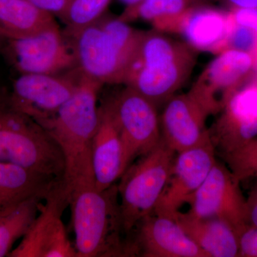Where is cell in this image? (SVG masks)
I'll use <instances>...</instances> for the list:
<instances>
[{
  "label": "cell",
  "instance_id": "33",
  "mask_svg": "<svg viewBox=\"0 0 257 257\" xmlns=\"http://www.w3.org/2000/svg\"><path fill=\"white\" fill-rule=\"evenodd\" d=\"M8 38V37H7L3 32L0 31V47L3 46V44L5 43V40Z\"/></svg>",
  "mask_w": 257,
  "mask_h": 257
},
{
  "label": "cell",
  "instance_id": "23",
  "mask_svg": "<svg viewBox=\"0 0 257 257\" xmlns=\"http://www.w3.org/2000/svg\"><path fill=\"white\" fill-rule=\"evenodd\" d=\"M210 0H143L135 6L125 8L118 18L125 23L142 20L162 31L166 25L189 10L208 5Z\"/></svg>",
  "mask_w": 257,
  "mask_h": 257
},
{
  "label": "cell",
  "instance_id": "24",
  "mask_svg": "<svg viewBox=\"0 0 257 257\" xmlns=\"http://www.w3.org/2000/svg\"><path fill=\"white\" fill-rule=\"evenodd\" d=\"M111 0H68L60 19L66 25L67 37L87 28L102 18Z\"/></svg>",
  "mask_w": 257,
  "mask_h": 257
},
{
  "label": "cell",
  "instance_id": "28",
  "mask_svg": "<svg viewBox=\"0 0 257 257\" xmlns=\"http://www.w3.org/2000/svg\"><path fill=\"white\" fill-rule=\"evenodd\" d=\"M44 11L61 18L67 7L68 0H27Z\"/></svg>",
  "mask_w": 257,
  "mask_h": 257
},
{
  "label": "cell",
  "instance_id": "15",
  "mask_svg": "<svg viewBox=\"0 0 257 257\" xmlns=\"http://www.w3.org/2000/svg\"><path fill=\"white\" fill-rule=\"evenodd\" d=\"M209 115L187 93L166 101L160 115L162 140L176 153L211 140L207 120Z\"/></svg>",
  "mask_w": 257,
  "mask_h": 257
},
{
  "label": "cell",
  "instance_id": "18",
  "mask_svg": "<svg viewBox=\"0 0 257 257\" xmlns=\"http://www.w3.org/2000/svg\"><path fill=\"white\" fill-rule=\"evenodd\" d=\"M92 157L98 190L109 188L124 174L121 137L105 101L99 106V122L93 138Z\"/></svg>",
  "mask_w": 257,
  "mask_h": 257
},
{
  "label": "cell",
  "instance_id": "11",
  "mask_svg": "<svg viewBox=\"0 0 257 257\" xmlns=\"http://www.w3.org/2000/svg\"><path fill=\"white\" fill-rule=\"evenodd\" d=\"M256 66V58L251 54L226 49L207 64L187 94L209 116L218 114Z\"/></svg>",
  "mask_w": 257,
  "mask_h": 257
},
{
  "label": "cell",
  "instance_id": "10",
  "mask_svg": "<svg viewBox=\"0 0 257 257\" xmlns=\"http://www.w3.org/2000/svg\"><path fill=\"white\" fill-rule=\"evenodd\" d=\"M240 183L227 166L216 160L202 185L187 201L191 207L188 212L224 221L239 234L248 225L246 199Z\"/></svg>",
  "mask_w": 257,
  "mask_h": 257
},
{
  "label": "cell",
  "instance_id": "12",
  "mask_svg": "<svg viewBox=\"0 0 257 257\" xmlns=\"http://www.w3.org/2000/svg\"><path fill=\"white\" fill-rule=\"evenodd\" d=\"M215 155L211 140L177 153L153 214L173 219L176 213L207 178L215 164Z\"/></svg>",
  "mask_w": 257,
  "mask_h": 257
},
{
  "label": "cell",
  "instance_id": "2",
  "mask_svg": "<svg viewBox=\"0 0 257 257\" xmlns=\"http://www.w3.org/2000/svg\"><path fill=\"white\" fill-rule=\"evenodd\" d=\"M198 51L153 29L143 31L122 83L159 106L177 94L192 74Z\"/></svg>",
  "mask_w": 257,
  "mask_h": 257
},
{
  "label": "cell",
  "instance_id": "27",
  "mask_svg": "<svg viewBox=\"0 0 257 257\" xmlns=\"http://www.w3.org/2000/svg\"><path fill=\"white\" fill-rule=\"evenodd\" d=\"M239 256L257 257V227L246 225L238 234Z\"/></svg>",
  "mask_w": 257,
  "mask_h": 257
},
{
  "label": "cell",
  "instance_id": "16",
  "mask_svg": "<svg viewBox=\"0 0 257 257\" xmlns=\"http://www.w3.org/2000/svg\"><path fill=\"white\" fill-rule=\"evenodd\" d=\"M234 20L231 11L201 5L169 23L162 32H175L194 50L216 55L227 49Z\"/></svg>",
  "mask_w": 257,
  "mask_h": 257
},
{
  "label": "cell",
  "instance_id": "3",
  "mask_svg": "<svg viewBox=\"0 0 257 257\" xmlns=\"http://www.w3.org/2000/svg\"><path fill=\"white\" fill-rule=\"evenodd\" d=\"M77 257L134 256L125 240L116 184L99 191L94 186L69 193Z\"/></svg>",
  "mask_w": 257,
  "mask_h": 257
},
{
  "label": "cell",
  "instance_id": "8",
  "mask_svg": "<svg viewBox=\"0 0 257 257\" xmlns=\"http://www.w3.org/2000/svg\"><path fill=\"white\" fill-rule=\"evenodd\" d=\"M2 47L20 74H58L77 67L72 41L58 25L35 35L9 37Z\"/></svg>",
  "mask_w": 257,
  "mask_h": 257
},
{
  "label": "cell",
  "instance_id": "25",
  "mask_svg": "<svg viewBox=\"0 0 257 257\" xmlns=\"http://www.w3.org/2000/svg\"><path fill=\"white\" fill-rule=\"evenodd\" d=\"M221 157L240 182L249 178L257 179V138Z\"/></svg>",
  "mask_w": 257,
  "mask_h": 257
},
{
  "label": "cell",
  "instance_id": "34",
  "mask_svg": "<svg viewBox=\"0 0 257 257\" xmlns=\"http://www.w3.org/2000/svg\"><path fill=\"white\" fill-rule=\"evenodd\" d=\"M255 81H256V84H257V79H256V80H255Z\"/></svg>",
  "mask_w": 257,
  "mask_h": 257
},
{
  "label": "cell",
  "instance_id": "26",
  "mask_svg": "<svg viewBox=\"0 0 257 257\" xmlns=\"http://www.w3.org/2000/svg\"><path fill=\"white\" fill-rule=\"evenodd\" d=\"M234 49L257 55V33L252 29L234 22L228 40L227 49Z\"/></svg>",
  "mask_w": 257,
  "mask_h": 257
},
{
  "label": "cell",
  "instance_id": "29",
  "mask_svg": "<svg viewBox=\"0 0 257 257\" xmlns=\"http://www.w3.org/2000/svg\"><path fill=\"white\" fill-rule=\"evenodd\" d=\"M231 12L235 23L252 29L257 33V10H239Z\"/></svg>",
  "mask_w": 257,
  "mask_h": 257
},
{
  "label": "cell",
  "instance_id": "21",
  "mask_svg": "<svg viewBox=\"0 0 257 257\" xmlns=\"http://www.w3.org/2000/svg\"><path fill=\"white\" fill-rule=\"evenodd\" d=\"M45 199L30 196L0 209V257L8 256L15 243L28 233Z\"/></svg>",
  "mask_w": 257,
  "mask_h": 257
},
{
  "label": "cell",
  "instance_id": "7",
  "mask_svg": "<svg viewBox=\"0 0 257 257\" xmlns=\"http://www.w3.org/2000/svg\"><path fill=\"white\" fill-rule=\"evenodd\" d=\"M105 102L119 130L126 170L162 141L158 107L126 86Z\"/></svg>",
  "mask_w": 257,
  "mask_h": 257
},
{
  "label": "cell",
  "instance_id": "1",
  "mask_svg": "<svg viewBox=\"0 0 257 257\" xmlns=\"http://www.w3.org/2000/svg\"><path fill=\"white\" fill-rule=\"evenodd\" d=\"M103 85L79 72L73 94L53 117L41 125L63 154L64 183L69 193L82 187H95L92 147L99 122L98 96Z\"/></svg>",
  "mask_w": 257,
  "mask_h": 257
},
{
  "label": "cell",
  "instance_id": "22",
  "mask_svg": "<svg viewBox=\"0 0 257 257\" xmlns=\"http://www.w3.org/2000/svg\"><path fill=\"white\" fill-rule=\"evenodd\" d=\"M62 182L18 166L0 162V209L30 196L47 197Z\"/></svg>",
  "mask_w": 257,
  "mask_h": 257
},
{
  "label": "cell",
  "instance_id": "32",
  "mask_svg": "<svg viewBox=\"0 0 257 257\" xmlns=\"http://www.w3.org/2000/svg\"><path fill=\"white\" fill-rule=\"evenodd\" d=\"M121 4L124 5L125 8H130V7L135 6L139 3L143 2V0H119Z\"/></svg>",
  "mask_w": 257,
  "mask_h": 257
},
{
  "label": "cell",
  "instance_id": "20",
  "mask_svg": "<svg viewBox=\"0 0 257 257\" xmlns=\"http://www.w3.org/2000/svg\"><path fill=\"white\" fill-rule=\"evenodd\" d=\"M55 17L27 0H0V31L9 37L35 35L57 25Z\"/></svg>",
  "mask_w": 257,
  "mask_h": 257
},
{
  "label": "cell",
  "instance_id": "31",
  "mask_svg": "<svg viewBox=\"0 0 257 257\" xmlns=\"http://www.w3.org/2000/svg\"><path fill=\"white\" fill-rule=\"evenodd\" d=\"M229 11L239 10H257V0H217Z\"/></svg>",
  "mask_w": 257,
  "mask_h": 257
},
{
  "label": "cell",
  "instance_id": "5",
  "mask_svg": "<svg viewBox=\"0 0 257 257\" xmlns=\"http://www.w3.org/2000/svg\"><path fill=\"white\" fill-rule=\"evenodd\" d=\"M143 32L119 18L102 17L68 37L79 72L102 84H121Z\"/></svg>",
  "mask_w": 257,
  "mask_h": 257
},
{
  "label": "cell",
  "instance_id": "9",
  "mask_svg": "<svg viewBox=\"0 0 257 257\" xmlns=\"http://www.w3.org/2000/svg\"><path fill=\"white\" fill-rule=\"evenodd\" d=\"M69 197L64 182L51 191L28 233L8 256L77 257L62 221Z\"/></svg>",
  "mask_w": 257,
  "mask_h": 257
},
{
  "label": "cell",
  "instance_id": "19",
  "mask_svg": "<svg viewBox=\"0 0 257 257\" xmlns=\"http://www.w3.org/2000/svg\"><path fill=\"white\" fill-rule=\"evenodd\" d=\"M187 236L209 257L239 256L238 235L224 221L176 213L173 217Z\"/></svg>",
  "mask_w": 257,
  "mask_h": 257
},
{
  "label": "cell",
  "instance_id": "6",
  "mask_svg": "<svg viewBox=\"0 0 257 257\" xmlns=\"http://www.w3.org/2000/svg\"><path fill=\"white\" fill-rule=\"evenodd\" d=\"M176 152L163 140L125 170L118 184L120 211L125 234L153 214L170 176Z\"/></svg>",
  "mask_w": 257,
  "mask_h": 257
},
{
  "label": "cell",
  "instance_id": "14",
  "mask_svg": "<svg viewBox=\"0 0 257 257\" xmlns=\"http://www.w3.org/2000/svg\"><path fill=\"white\" fill-rule=\"evenodd\" d=\"M211 143L221 157L257 138V84L241 86L233 93L209 128Z\"/></svg>",
  "mask_w": 257,
  "mask_h": 257
},
{
  "label": "cell",
  "instance_id": "13",
  "mask_svg": "<svg viewBox=\"0 0 257 257\" xmlns=\"http://www.w3.org/2000/svg\"><path fill=\"white\" fill-rule=\"evenodd\" d=\"M78 81L57 74H21L13 82L10 101L42 125L53 117L73 94Z\"/></svg>",
  "mask_w": 257,
  "mask_h": 257
},
{
  "label": "cell",
  "instance_id": "17",
  "mask_svg": "<svg viewBox=\"0 0 257 257\" xmlns=\"http://www.w3.org/2000/svg\"><path fill=\"white\" fill-rule=\"evenodd\" d=\"M138 226L136 236L132 240L135 256L209 257L175 219L152 214L144 218Z\"/></svg>",
  "mask_w": 257,
  "mask_h": 257
},
{
  "label": "cell",
  "instance_id": "30",
  "mask_svg": "<svg viewBox=\"0 0 257 257\" xmlns=\"http://www.w3.org/2000/svg\"><path fill=\"white\" fill-rule=\"evenodd\" d=\"M246 213L248 224L257 227V183L250 191L246 199Z\"/></svg>",
  "mask_w": 257,
  "mask_h": 257
},
{
  "label": "cell",
  "instance_id": "4",
  "mask_svg": "<svg viewBox=\"0 0 257 257\" xmlns=\"http://www.w3.org/2000/svg\"><path fill=\"white\" fill-rule=\"evenodd\" d=\"M0 162L64 182L65 162L58 144L45 128L13 106L0 92Z\"/></svg>",
  "mask_w": 257,
  "mask_h": 257
}]
</instances>
